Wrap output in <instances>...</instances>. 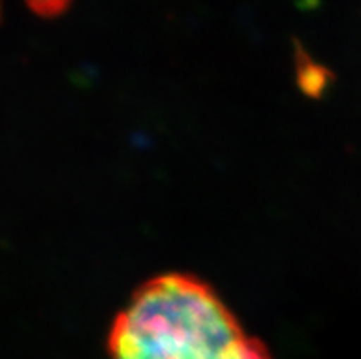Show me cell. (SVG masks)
Here are the masks:
<instances>
[{
  "label": "cell",
  "instance_id": "1",
  "mask_svg": "<svg viewBox=\"0 0 361 359\" xmlns=\"http://www.w3.org/2000/svg\"><path fill=\"white\" fill-rule=\"evenodd\" d=\"M110 359H271L244 332L206 282L161 275L136 291L116 317Z\"/></svg>",
  "mask_w": 361,
  "mask_h": 359
},
{
  "label": "cell",
  "instance_id": "2",
  "mask_svg": "<svg viewBox=\"0 0 361 359\" xmlns=\"http://www.w3.org/2000/svg\"><path fill=\"white\" fill-rule=\"evenodd\" d=\"M299 81L310 96H319L321 90L325 88L326 73H323L321 66L312 64L310 61H305V66L299 68Z\"/></svg>",
  "mask_w": 361,
  "mask_h": 359
}]
</instances>
